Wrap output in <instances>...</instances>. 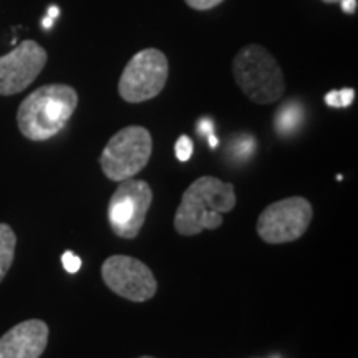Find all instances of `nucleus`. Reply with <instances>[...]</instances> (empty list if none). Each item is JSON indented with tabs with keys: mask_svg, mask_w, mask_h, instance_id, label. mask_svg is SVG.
<instances>
[{
	"mask_svg": "<svg viewBox=\"0 0 358 358\" xmlns=\"http://www.w3.org/2000/svg\"><path fill=\"white\" fill-rule=\"evenodd\" d=\"M234 186L214 176H201L187 187L174 216V229L181 236H198L221 227L222 214L236 208Z\"/></svg>",
	"mask_w": 358,
	"mask_h": 358,
	"instance_id": "nucleus-1",
	"label": "nucleus"
},
{
	"mask_svg": "<svg viewBox=\"0 0 358 358\" xmlns=\"http://www.w3.org/2000/svg\"><path fill=\"white\" fill-rule=\"evenodd\" d=\"M78 106L77 90L69 85H45L20 103L17 124L30 141H47L66 127Z\"/></svg>",
	"mask_w": 358,
	"mask_h": 358,
	"instance_id": "nucleus-2",
	"label": "nucleus"
},
{
	"mask_svg": "<svg viewBox=\"0 0 358 358\" xmlns=\"http://www.w3.org/2000/svg\"><path fill=\"white\" fill-rule=\"evenodd\" d=\"M232 73L244 95L257 105H271L284 96L285 78L280 65L261 45L252 43L239 50L232 62Z\"/></svg>",
	"mask_w": 358,
	"mask_h": 358,
	"instance_id": "nucleus-3",
	"label": "nucleus"
},
{
	"mask_svg": "<svg viewBox=\"0 0 358 358\" xmlns=\"http://www.w3.org/2000/svg\"><path fill=\"white\" fill-rule=\"evenodd\" d=\"M153 153V138L143 127H127L110 138L100 166L110 181L131 179L146 168Z\"/></svg>",
	"mask_w": 358,
	"mask_h": 358,
	"instance_id": "nucleus-4",
	"label": "nucleus"
},
{
	"mask_svg": "<svg viewBox=\"0 0 358 358\" xmlns=\"http://www.w3.org/2000/svg\"><path fill=\"white\" fill-rule=\"evenodd\" d=\"M168 58L158 48L134 53L118 82V93L128 103H143L158 96L166 87Z\"/></svg>",
	"mask_w": 358,
	"mask_h": 358,
	"instance_id": "nucleus-5",
	"label": "nucleus"
},
{
	"mask_svg": "<svg viewBox=\"0 0 358 358\" xmlns=\"http://www.w3.org/2000/svg\"><path fill=\"white\" fill-rule=\"evenodd\" d=\"M153 203V189L141 179L120 181L108 204V222L122 239H134L145 226L146 214Z\"/></svg>",
	"mask_w": 358,
	"mask_h": 358,
	"instance_id": "nucleus-6",
	"label": "nucleus"
},
{
	"mask_svg": "<svg viewBox=\"0 0 358 358\" xmlns=\"http://www.w3.org/2000/svg\"><path fill=\"white\" fill-rule=\"evenodd\" d=\"M313 217L306 198H287L272 203L257 219V234L267 244H287L301 239Z\"/></svg>",
	"mask_w": 358,
	"mask_h": 358,
	"instance_id": "nucleus-7",
	"label": "nucleus"
},
{
	"mask_svg": "<svg viewBox=\"0 0 358 358\" xmlns=\"http://www.w3.org/2000/svg\"><path fill=\"white\" fill-rule=\"evenodd\" d=\"M101 277L111 292L131 302H146L158 290L153 271L140 259L116 254L103 262Z\"/></svg>",
	"mask_w": 358,
	"mask_h": 358,
	"instance_id": "nucleus-8",
	"label": "nucleus"
},
{
	"mask_svg": "<svg viewBox=\"0 0 358 358\" xmlns=\"http://www.w3.org/2000/svg\"><path fill=\"white\" fill-rule=\"evenodd\" d=\"M48 55L34 40H24L10 53L0 57V95L24 92L47 65Z\"/></svg>",
	"mask_w": 358,
	"mask_h": 358,
	"instance_id": "nucleus-9",
	"label": "nucleus"
},
{
	"mask_svg": "<svg viewBox=\"0 0 358 358\" xmlns=\"http://www.w3.org/2000/svg\"><path fill=\"white\" fill-rule=\"evenodd\" d=\"M48 343V325L30 319L0 337V358H40Z\"/></svg>",
	"mask_w": 358,
	"mask_h": 358,
	"instance_id": "nucleus-10",
	"label": "nucleus"
},
{
	"mask_svg": "<svg viewBox=\"0 0 358 358\" xmlns=\"http://www.w3.org/2000/svg\"><path fill=\"white\" fill-rule=\"evenodd\" d=\"M303 120V110L297 101H289L282 105L275 115V129L280 136H289L297 131Z\"/></svg>",
	"mask_w": 358,
	"mask_h": 358,
	"instance_id": "nucleus-11",
	"label": "nucleus"
},
{
	"mask_svg": "<svg viewBox=\"0 0 358 358\" xmlns=\"http://www.w3.org/2000/svg\"><path fill=\"white\" fill-rule=\"evenodd\" d=\"M17 237L8 224H0V282L6 279L15 257Z\"/></svg>",
	"mask_w": 358,
	"mask_h": 358,
	"instance_id": "nucleus-12",
	"label": "nucleus"
},
{
	"mask_svg": "<svg viewBox=\"0 0 358 358\" xmlns=\"http://www.w3.org/2000/svg\"><path fill=\"white\" fill-rule=\"evenodd\" d=\"M325 103L332 108H347L350 106L353 100H355V92L352 88H343V90H334V92L327 93Z\"/></svg>",
	"mask_w": 358,
	"mask_h": 358,
	"instance_id": "nucleus-13",
	"label": "nucleus"
},
{
	"mask_svg": "<svg viewBox=\"0 0 358 358\" xmlns=\"http://www.w3.org/2000/svg\"><path fill=\"white\" fill-rule=\"evenodd\" d=\"M192 150H194V146H192V141L189 140V136H186V134L179 136V140L176 141V146H174L176 158L179 161H182V163H186V161H189V158L192 156Z\"/></svg>",
	"mask_w": 358,
	"mask_h": 358,
	"instance_id": "nucleus-14",
	"label": "nucleus"
},
{
	"mask_svg": "<svg viewBox=\"0 0 358 358\" xmlns=\"http://www.w3.org/2000/svg\"><path fill=\"white\" fill-rule=\"evenodd\" d=\"M62 264H64L66 272H70V274H75V272H78L80 267H82V259H80L77 254L66 250L64 256H62Z\"/></svg>",
	"mask_w": 358,
	"mask_h": 358,
	"instance_id": "nucleus-15",
	"label": "nucleus"
},
{
	"mask_svg": "<svg viewBox=\"0 0 358 358\" xmlns=\"http://www.w3.org/2000/svg\"><path fill=\"white\" fill-rule=\"evenodd\" d=\"M185 2L194 10H209V8L217 7L224 0H185Z\"/></svg>",
	"mask_w": 358,
	"mask_h": 358,
	"instance_id": "nucleus-16",
	"label": "nucleus"
},
{
	"mask_svg": "<svg viewBox=\"0 0 358 358\" xmlns=\"http://www.w3.org/2000/svg\"><path fill=\"white\" fill-rule=\"evenodd\" d=\"M199 133L206 134V136H211V134H214L211 120H203V122L199 123Z\"/></svg>",
	"mask_w": 358,
	"mask_h": 358,
	"instance_id": "nucleus-17",
	"label": "nucleus"
},
{
	"mask_svg": "<svg viewBox=\"0 0 358 358\" xmlns=\"http://www.w3.org/2000/svg\"><path fill=\"white\" fill-rule=\"evenodd\" d=\"M340 6H342V10L345 13H355L357 0H342V2H340Z\"/></svg>",
	"mask_w": 358,
	"mask_h": 358,
	"instance_id": "nucleus-18",
	"label": "nucleus"
},
{
	"mask_svg": "<svg viewBox=\"0 0 358 358\" xmlns=\"http://www.w3.org/2000/svg\"><path fill=\"white\" fill-rule=\"evenodd\" d=\"M48 19H52V20H55L57 19V17H58V13H60V8H58V7H55V6H52L50 8H48Z\"/></svg>",
	"mask_w": 358,
	"mask_h": 358,
	"instance_id": "nucleus-19",
	"label": "nucleus"
},
{
	"mask_svg": "<svg viewBox=\"0 0 358 358\" xmlns=\"http://www.w3.org/2000/svg\"><path fill=\"white\" fill-rule=\"evenodd\" d=\"M322 2H324V3H340L342 0H322Z\"/></svg>",
	"mask_w": 358,
	"mask_h": 358,
	"instance_id": "nucleus-20",
	"label": "nucleus"
},
{
	"mask_svg": "<svg viewBox=\"0 0 358 358\" xmlns=\"http://www.w3.org/2000/svg\"><path fill=\"white\" fill-rule=\"evenodd\" d=\"M140 358H155V357H140Z\"/></svg>",
	"mask_w": 358,
	"mask_h": 358,
	"instance_id": "nucleus-21",
	"label": "nucleus"
},
{
	"mask_svg": "<svg viewBox=\"0 0 358 358\" xmlns=\"http://www.w3.org/2000/svg\"><path fill=\"white\" fill-rule=\"evenodd\" d=\"M274 358H279V357H274Z\"/></svg>",
	"mask_w": 358,
	"mask_h": 358,
	"instance_id": "nucleus-22",
	"label": "nucleus"
}]
</instances>
